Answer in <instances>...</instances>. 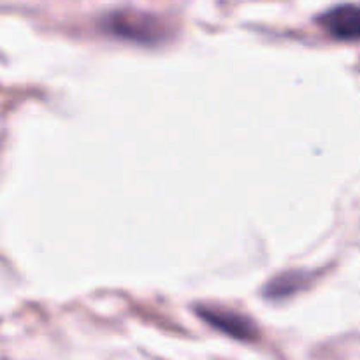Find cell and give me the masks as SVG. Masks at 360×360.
Instances as JSON below:
<instances>
[{
    "label": "cell",
    "mask_w": 360,
    "mask_h": 360,
    "mask_svg": "<svg viewBox=\"0 0 360 360\" xmlns=\"http://www.w3.org/2000/svg\"><path fill=\"white\" fill-rule=\"evenodd\" d=\"M202 320H206L211 327L218 329L220 333L227 334V336L236 338L241 341H252L255 340L259 330H257L255 323L246 316L239 315V313L231 311V309L221 308H202L197 309Z\"/></svg>",
    "instance_id": "cell-2"
},
{
    "label": "cell",
    "mask_w": 360,
    "mask_h": 360,
    "mask_svg": "<svg viewBox=\"0 0 360 360\" xmlns=\"http://www.w3.org/2000/svg\"><path fill=\"white\" fill-rule=\"evenodd\" d=\"M327 34L338 41H357L360 35V14L355 4H341L319 18Z\"/></svg>",
    "instance_id": "cell-3"
},
{
    "label": "cell",
    "mask_w": 360,
    "mask_h": 360,
    "mask_svg": "<svg viewBox=\"0 0 360 360\" xmlns=\"http://www.w3.org/2000/svg\"><path fill=\"white\" fill-rule=\"evenodd\" d=\"M108 28L115 35L129 41L153 44L164 39L165 27L158 18L143 13H115L108 18Z\"/></svg>",
    "instance_id": "cell-1"
},
{
    "label": "cell",
    "mask_w": 360,
    "mask_h": 360,
    "mask_svg": "<svg viewBox=\"0 0 360 360\" xmlns=\"http://www.w3.org/2000/svg\"><path fill=\"white\" fill-rule=\"evenodd\" d=\"M302 274H283L278 280H274L269 287L266 288L267 295L271 297H285V295H290L292 292H295L297 288L302 287Z\"/></svg>",
    "instance_id": "cell-4"
}]
</instances>
